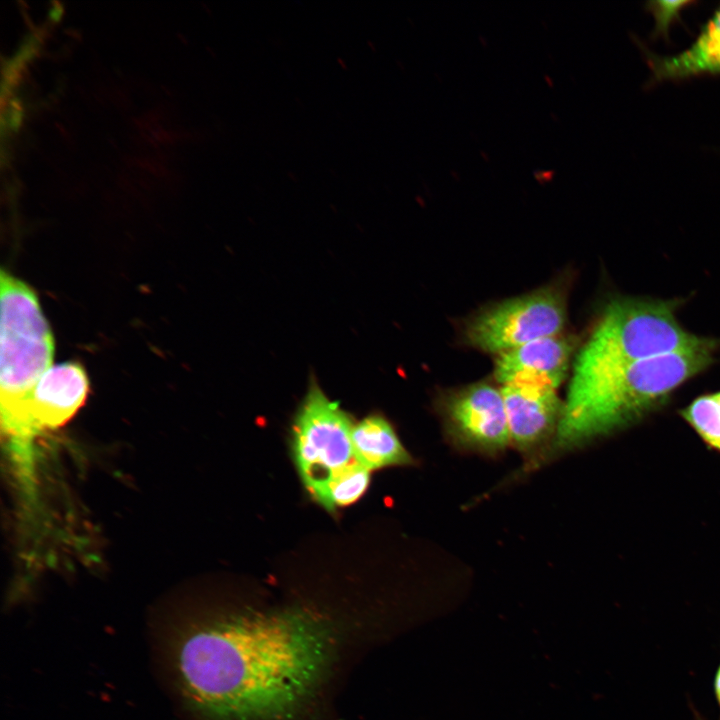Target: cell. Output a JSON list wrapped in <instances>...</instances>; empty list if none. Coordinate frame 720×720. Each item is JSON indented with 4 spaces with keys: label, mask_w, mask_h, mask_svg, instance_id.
<instances>
[{
    "label": "cell",
    "mask_w": 720,
    "mask_h": 720,
    "mask_svg": "<svg viewBox=\"0 0 720 720\" xmlns=\"http://www.w3.org/2000/svg\"><path fill=\"white\" fill-rule=\"evenodd\" d=\"M371 471L353 461L332 475L312 498L329 512L356 502L366 492Z\"/></svg>",
    "instance_id": "obj_13"
},
{
    "label": "cell",
    "mask_w": 720,
    "mask_h": 720,
    "mask_svg": "<svg viewBox=\"0 0 720 720\" xmlns=\"http://www.w3.org/2000/svg\"><path fill=\"white\" fill-rule=\"evenodd\" d=\"M688 1H653L648 4L649 10L655 18V28L658 33H666L669 25L677 18L681 10L688 5Z\"/></svg>",
    "instance_id": "obj_15"
},
{
    "label": "cell",
    "mask_w": 720,
    "mask_h": 720,
    "mask_svg": "<svg viewBox=\"0 0 720 720\" xmlns=\"http://www.w3.org/2000/svg\"><path fill=\"white\" fill-rule=\"evenodd\" d=\"M510 442L522 452H531L557 432L564 403L555 390L503 385Z\"/></svg>",
    "instance_id": "obj_10"
},
{
    "label": "cell",
    "mask_w": 720,
    "mask_h": 720,
    "mask_svg": "<svg viewBox=\"0 0 720 720\" xmlns=\"http://www.w3.org/2000/svg\"><path fill=\"white\" fill-rule=\"evenodd\" d=\"M714 690H715L716 699L720 706V665H719L718 670L715 675Z\"/></svg>",
    "instance_id": "obj_16"
},
{
    "label": "cell",
    "mask_w": 720,
    "mask_h": 720,
    "mask_svg": "<svg viewBox=\"0 0 720 720\" xmlns=\"http://www.w3.org/2000/svg\"><path fill=\"white\" fill-rule=\"evenodd\" d=\"M699 720H702V719L699 718Z\"/></svg>",
    "instance_id": "obj_17"
},
{
    "label": "cell",
    "mask_w": 720,
    "mask_h": 720,
    "mask_svg": "<svg viewBox=\"0 0 720 720\" xmlns=\"http://www.w3.org/2000/svg\"><path fill=\"white\" fill-rule=\"evenodd\" d=\"M565 322L559 292L547 289L511 299L477 315L465 330L469 344L502 354L542 338L557 336Z\"/></svg>",
    "instance_id": "obj_7"
},
{
    "label": "cell",
    "mask_w": 720,
    "mask_h": 720,
    "mask_svg": "<svg viewBox=\"0 0 720 720\" xmlns=\"http://www.w3.org/2000/svg\"><path fill=\"white\" fill-rule=\"evenodd\" d=\"M443 411L450 437L463 448L495 454L511 443L503 395L493 386H470L448 398Z\"/></svg>",
    "instance_id": "obj_8"
},
{
    "label": "cell",
    "mask_w": 720,
    "mask_h": 720,
    "mask_svg": "<svg viewBox=\"0 0 720 720\" xmlns=\"http://www.w3.org/2000/svg\"><path fill=\"white\" fill-rule=\"evenodd\" d=\"M353 423L320 387L311 384L292 427L291 449L298 474L313 496L336 472L353 461Z\"/></svg>",
    "instance_id": "obj_6"
},
{
    "label": "cell",
    "mask_w": 720,
    "mask_h": 720,
    "mask_svg": "<svg viewBox=\"0 0 720 720\" xmlns=\"http://www.w3.org/2000/svg\"><path fill=\"white\" fill-rule=\"evenodd\" d=\"M681 415L707 445L720 452V391L695 398Z\"/></svg>",
    "instance_id": "obj_14"
},
{
    "label": "cell",
    "mask_w": 720,
    "mask_h": 720,
    "mask_svg": "<svg viewBox=\"0 0 720 720\" xmlns=\"http://www.w3.org/2000/svg\"><path fill=\"white\" fill-rule=\"evenodd\" d=\"M89 390L78 363L53 365L37 382L28 399L1 417L7 454L26 505L36 498L34 447L38 438L67 423L84 404Z\"/></svg>",
    "instance_id": "obj_5"
},
{
    "label": "cell",
    "mask_w": 720,
    "mask_h": 720,
    "mask_svg": "<svg viewBox=\"0 0 720 720\" xmlns=\"http://www.w3.org/2000/svg\"><path fill=\"white\" fill-rule=\"evenodd\" d=\"M333 644L330 627L303 610L230 616L184 634L178 678L208 720L280 719L312 695Z\"/></svg>",
    "instance_id": "obj_1"
},
{
    "label": "cell",
    "mask_w": 720,
    "mask_h": 720,
    "mask_svg": "<svg viewBox=\"0 0 720 720\" xmlns=\"http://www.w3.org/2000/svg\"><path fill=\"white\" fill-rule=\"evenodd\" d=\"M1 286L0 413L17 410L53 366L54 339L36 293L5 270Z\"/></svg>",
    "instance_id": "obj_4"
},
{
    "label": "cell",
    "mask_w": 720,
    "mask_h": 720,
    "mask_svg": "<svg viewBox=\"0 0 720 720\" xmlns=\"http://www.w3.org/2000/svg\"><path fill=\"white\" fill-rule=\"evenodd\" d=\"M702 338L682 327L672 302L616 300L606 307L579 352L567 398L628 364L693 346Z\"/></svg>",
    "instance_id": "obj_3"
},
{
    "label": "cell",
    "mask_w": 720,
    "mask_h": 720,
    "mask_svg": "<svg viewBox=\"0 0 720 720\" xmlns=\"http://www.w3.org/2000/svg\"><path fill=\"white\" fill-rule=\"evenodd\" d=\"M648 59L656 80L720 74V7L689 48L672 57L650 55Z\"/></svg>",
    "instance_id": "obj_11"
},
{
    "label": "cell",
    "mask_w": 720,
    "mask_h": 720,
    "mask_svg": "<svg viewBox=\"0 0 720 720\" xmlns=\"http://www.w3.org/2000/svg\"><path fill=\"white\" fill-rule=\"evenodd\" d=\"M351 441L355 459L370 471L413 462L391 424L371 415L353 425Z\"/></svg>",
    "instance_id": "obj_12"
},
{
    "label": "cell",
    "mask_w": 720,
    "mask_h": 720,
    "mask_svg": "<svg viewBox=\"0 0 720 720\" xmlns=\"http://www.w3.org/2000/svg\"><path fill=\"white\" fill-rule=\"evenodd\" d=\"M572 344L557 336L535 340L499 354L495 378L503 385L555 390L563 381Z\"/></svg>",
    "instance_id": "obj_9"
},
{
    "label": "cell",
    "mask_w": 720,
    "mask_h": 720,
    "mask_svg": "<svg viewBox=\"0 0 720 720\" xmlns=\"http://www.w3.org/2000/svg\"><path fill=\"white\" fill-rule=\"evenodd\" d=\"M717 347V340L703 337L693 346L628 364L567 398L553 449L578 448L639 421L710 366Z\"/></svg>",
    "instance_id": "obj_2"
}]
</instances>
